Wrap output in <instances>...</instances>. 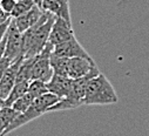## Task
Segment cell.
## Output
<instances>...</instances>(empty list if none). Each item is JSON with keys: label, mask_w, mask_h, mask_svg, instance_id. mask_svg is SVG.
Wrapping results in <instances>:
<instances>
[{"label": "cell", "mask_w": 149, "mask_h": 136, "mask_svg": "<svg viewBox=\"0 0 149 136\" xmlns=\"http://www.w3.org/2000/svg\"><path fill=\"white\" fill-rule=\"evenodd\" d=\"M40 8L44 12H48L56 18H62L72 24L68 0H42Z\"/></svg>", "instance_id": "cell-9"}, {"label": "cell", "mask_w": 149, "mask_h": 136, "mask_svg": "<svg viewBox=\"0 0 149 136\" xmlns=\"http://www.w3.org/2000/svg\"><path fill=\"white\" fill-rule=\"evenodd\" d=\"M59 100H60V97H58L56 95H54L52 93H46L39 97H35L34 101L31 103V106L24 113H20L14 119V121L5 129V131L3 133V136H6L7 134L17 130L18 128L25 126L26 123L34 121L35 119L40 117L42 114H46L48 112V109L53 105H55Z\"/></svg>", "instance_id": "cell-3"}, {"label": "cell", "mask_w": 149, "mask_h": 136, "mask_svg": "<svg viewBox=\"0 0 149 136\" xmlns=\"http://www.w3.org/2000/svg\"><path fill=\"white\" fill-rule=\"evenodd\" d=\"M35 6V3L34 0H17V4H15V7L13 10V12L11 13V17L14 19V18H18L22 14H25L26 12H28L31 8H33Z\"/></svg>", "instance_id": "cell-16"}, {"label": "cell", "mask_w": 149, "mask_h": 136, "mask_svg": "<svg viewBox=\"0 0 149 136\" xmlns=\"http://www.w3.org/2000/svg\"><path fill=\"white\" fill-rule=\"evenodd\" d=\"M5 45H6V38L0 42V60L4 58V54H5Z\"/></svg>", "instance_id": "cell-21"}, {"label": "cell", "mask_w": 149, "mask_h": 136, "mask_svg": "<svg viewBox=\"0 0 149 136\" xmlns=\"http://www.w3.org/2000/svg\"><path fill=\"white\" fill-rule=\"evenodd\" d=\"M53 53L56 55H61V56H66V58H87V59H92V56L88 54V52L84 48V46L78 41V39L75 37H73L72 39L59 44L56 46H54L53 48Z\"/></svg>", "instance_id": "cell-7"}, {"label": "cell", "mask_w": 149, "mask_h": 136, "mask_svg": "<svg viewBox=\"0 0 149 136\" xmlns=\"http://www.w3.org/2000/svg\"><path fill=\"white\" fill-rule=\"evenodd\" d=\"M11 20L7 21V22H5V24H3V25H0V42H1L5 39V37H6V33H7V29H8V26H10Z\"/></svg>", "instance_id": "cell-19"}, {"label": "cell", "mask_w": 149, "mask_h": 136, "mask_svg": "<svg viewBox=\"0 0 149 136\" xmlns=\"http://www.w3.org/2000/svg\"><path fill=\"white\" fill-rule=\"evenodd\" d=\"M55 15L44 12L34 26L22 33V55L25 59L36 56L46 47Z\"/></svg>", "instance_id": "cell-1"}, {"label": "cell", "mask_w": 149, "mask_h": 136, "mask_svg": "<svg viewBox=\"0 0 149 136\" xmlns=\"http://www.w3.org/2000/svg\"><path fill=\"white\" fill-rule=\"evenodd\" d=\"M49 62L51 67L56 75H62V76H68V63H69V58L56 55L53 52L51 53L49 56Z\"/></svg>", "instance_id": "cell-12"}, {"label": "cell", "mask_w": 149, "mask_h": 136, "mask_svg": "<svg viewBox=\"0 0 149 136\" xmlns=\"http://www.w3.org/2000/svg\"><path fill=\"white\" fill-rule=\"evenodd\" d=\"M28 86H29V81H27V80H25V81H17L15 85L13 86V88L11 89L8 96L4 101V106L11 107L14 101H17L19 97H21L26 93H28Z\"/></svg>", "instance_id": "cell-13"}, {"label": "cell", "mask_w": 149, "mask_h": 136, "mask_svg": "<svg viewBox=\"0 0 149 136\" xmlns=\"http://www.w3.org/2000/svg\"><path fill=\"white\" fill-rule=\"evenodd\" d=\"M53 52V47L51 45H46L44 51L33 58L32 67H31V80H41L44 82H48L54 72L51 67L49 56Z\"/></svg>", "instance_id": "cell-4"}, {"label": "cell", "mask_w": 149, "mask_h": 136, "mask_svg": "<svg viewBox=\"0 0 149 136\" xmlns=\"http://www.w3.org/2000/svg\"><path fill=\"white\" fill-rule=\"evenodd\" d=\"M72 82H73V79H70L68 76L54 74L52 76V79L47 82V88H48L49 93L62 99L68 95L70 87H72Z\"/></svg>", "instance_id": "cell-10"}, {"label": "cell", "mask_w": 149, "mask_h": 136, "mask_svg": "<svg viewBox=\"0 0 149 136\" xmlns=\"http://www.w3.org/2000/svg\"><path fill=\"white\" fill-rule=\"evenodd\" d=\"M96 66L93 59H87V58H69V63H68V78L70 79H79L88 74L92 68Z\"/></svg>", "instance_id": "cell-8"}, {"label": "cell", "mask_w": 149, "mask_h": 136, "mask_svg": "<svg viewBox=\"0 0 149 136\" xmlns=\"http://www.w3.org/2000/svg\"><path fill=\"white\" fill-rule=\"evenodd\" d=\"M34 101V97L29 94V93H26L25 95H22L21 97H19L17 101H14L13 102V105L11 106L13 109H15L19 114L20 113H24L29 106H31V103Z\"/></svg>", "instance_id": "cell-17"}, {"label": "cell", "mask_w": 149, "mask_h": 136, "mask_svg": "<svg viewBox=\"0 0 149 136\" xmlns=\"http://www.w3.org/2000/svg\"><path fill=\"white\" fill-rule=\"evenodd\" d=\"M6 45L4 56L10 59L12 62L22 55V33L17 28L13 19L10 22L6 33Z\"/></svg>", "instance_id": "cell-5"}, {"label": "cell", "mask_w": 149, "mask_h": 136, "mask_svg": "<svg viewBox=\"0 0 149 136\" xmlns=\"http://www.w3.org/2000/svg\"><path fill=\"white\" fill-rule=\"evenodd\" d=\"M118 102L116 90L104 74L100 73L89 80L84 97V106H109Z\"/></svg>", "instance_id": "cell-2"}, {"label": "cell", "mask_w": 149, "mask_h": 136, "mask_svg": "<svg viewBox=\"0 0 149 136\" xmlns=\"http://www.w3.org/2000/svg\"><path fill=\"white\" fill-rule=\"evenodd\" d=\"M28 93L35 99L39 97L48 92L47 88V82H44L41 80H31L29 81V86H28Z\"/></svg>", "instance_id": "cell-15"}, {"label": "cell", "mask_w": 149, "mask_h": 136, "mask_svg": "<svg viewBox=\"0 0 149 136\" xmlns=\"http://www.w3.org/2000/svg\"><path fill=\"white\" fill-rule=\"evenodd\" d=\"M73 37H75L73 31V26L70 22L62 18H55V21L52 26V31L49 34V39H48V45H51L53 48L54 46L62 44Z\"/></svg>", "instance_id": "cell-6"}, {"label": "cell", "mask_w": 149, "mask_h": 136, "mask_svg": "<svg viewBox=\"0 0 149 136\" xmlns=\"http://www.w3.org/2000/svg\"><path fill=\"white\" fill-rule=\"evenodd\" d=\"M19 115V113L12 107L3 106L0 108V136H3L5 129L14 121V119Z\"/></svg>", "instance_id": "cell-14"}, {"label": "cell", "mask_w": 149, "mask_h": 136, "mask_svg": "<svg viewBox=\"0 0 149 136\" xmlns=\"http://www.w3.org/2000/svg\"><path fill=\"white\" fill-rule=\"evenodd\" d=\"M11 19H12L11 14L6 13V12L1 8V6H0V25H3V24H5V22L10 21Z\"/></svg>", "instance_id": "cell-20"}, {"label": "cell", "mask_w": 149, "mask_h": 136, "mask_svg": "<svg viewBox=\"0 0 149 136\" xmlns=\"http://www.w3.org/2000/svg\"><path fill=\"white\" fill-rule=\"evenodd\" d=\"M15 4H17V0H0V6L8 14H11L13 12Z\"/></svg>", "instance_id": "cell-18"}, {"label": "cell", "mask_w": 149, "mask_h": 136, "mask_svg": "<svg viewBox=\"0 0 149 136\" xmlns=\"http://www.w3.org/2000/svg\"><path fill=\"white\" fill-rule=\"evenodd\" d=\"M42 13H44V11L38 5H35L33 8H31L25 14L18 17V18H14V19L12 18V19H13L17 28L21 33H24V32H26L27 29H29L32 26H34L36 22H38V20L42 15Z\"/></svg>", "instance_id": "cell-11"}]
</instances>
